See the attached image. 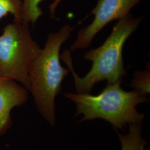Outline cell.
<instances>
[{"label": "cell", "instance_id": "obj_1", "mask_svg": "<svg viewBox=\"0 0 150 150\" xmlns=\"http://www.w3.org/2000/svg\"><path fill=\"white\" fill-rule=\"evenodd\" d=\"M73 30L74 27L66 24L57 32L49 33L44 48L29 68V91L38 111L51 127L56 123V97L61 92L62 82L70 71L60 64L59 51Z\"/></svg>", "mask_w": 150, "mask_h": 150}, {"label": "cell", "instance_id": "obj_2", "mask_svg": "<svg viewBox=\"0 0 150 150\" xmlns=\"http://www.w3.org/2000/svg\"><path fill=\"white\" fill-rule=\"evenodd\" d=\"M142 17L135 18L130 13L118 21L113 28L110 35L101 46L86 52L84 59L92 62L91 70L80 77L72 66L70 51L65 50L60 56L72 72L76 93H90L94 86L106 80L114 83L122 80L126 75L123 65V45L129 36L139 26Z\"/></svg>", "mask_w": 150, "mask_h": 150}, {"label": "cell", "instance_id": "obj_3", "mask_svg": "<svg viewBox=\"0 0 150 150\" xmlns=\"http://www.w3.org/2000/svg\"><path fill=\"white\" fill-rule=\"evenodd\" d=\"M122 81L108 83L98 95L65 92L64 96L76 107L75 117L80 115V122L102 119L115 129H123L127 125L143 123L145 115L137 111V106L149 101L147 96L137 91L123 90Z\"/></svg>", "mask_w": 150, "mask_h": 150}, {"label": "cell", "instance_id": "obj_4", "mask_svg": "<svg viewBox=\"0 0 150 150\" xmlns=\"http://www.w3.org/2000/svg\"><path fill=\"white\" fill-rule=\"evenodd\" d=\"M42 49L32 38L29 24L13 20L0 36V76L15 81L29 91V68Z\"/></svg>", "mask_w": 150, "mask_h": 150}, {"label": "cell", "instance_id": "obj_5", "mask_svg": "<svg viewBox=\"0 0 150 150\" xmlns=\"http://www.w3.org/2000/svg\"><path fill=\"white\" fill-rule=\"evenodd\" d=\"M142 0H98L91 11L94 19L89 25L82 27L77 34L70 51L85 49L91 45L97 34L108 23L120 20L129 13L131 10Z\"/></svg>", "mask_w": 150, "mask_h": 150}, {"label": "cell", "instance_id": "obj_6", "mask_svg": "<svg viewBox=\"0 0 150 150\" xmlns=\"http://www.w3.org/2000/svg\"><path fill=\"white\" fill-rule=\"evenodd\" d=\"M28 91L15 81L0 76V137L10 127L12 110L27 102Z\"/></svg>", "mask_w": 150, "mask_h": 150}, {"label": "cell", "instance_id": "obj_7", "mask_svg": "<svg viewBox=\"0 0 150 150\" xmlns=\"http://www.w3.org/2000/svg\"><path fill=\"white\" fill-rule=\"evenodd\" d=\"M129 126L125 134L117 133L121 150H149L147 142L142 136L143 123H132Z\"/></svg>", "mask_w": 150, "mask_h": 150}, {"label": "cell", "instance_id": "obj_8", "mask_svg": "<svg viewBox=\"0 0 150 150\" xmlns=\"http://www.w3.org/2000/svg\"><path fill=\"white\" fill-rule=\"evenodd\" d=\"M42 0H22V1L21 21L34 26L38 19L42 16L43 12L39 4ZM62 0H54L49 6L51 17H54L56 8Z\"/></svg>", "mask_w": 150, "mask_h": 150}, {"label": "cell", "instance_id": "obj_9", "mask_svg": "<svg viewBox=\"0 0 150 150\" xmlns=\"http://www.w3.org/2000/svg\"><path fill=\"white\" fill-rule=\"evenodd\" d=\"M131 86L135 91L147 96L150 94V72L149 71H137L131 81Z\"/></svg>", "mask_w": 150, "mask_h": 150}, {"label": "cell", "instance_id": "obj_10", "mask_svg": "<svg viewBox=\"0 0 150 150\" xmlns=\"http://www.w3.org/2000/svg\"><path fill=\"white\" fill-rule=\"evenodd\" d=\"M22 0H0V20L10 13L14 20L21 21Z\"/></svg>", "mask_w": 150, "mask_h": 150}]
</instances>
